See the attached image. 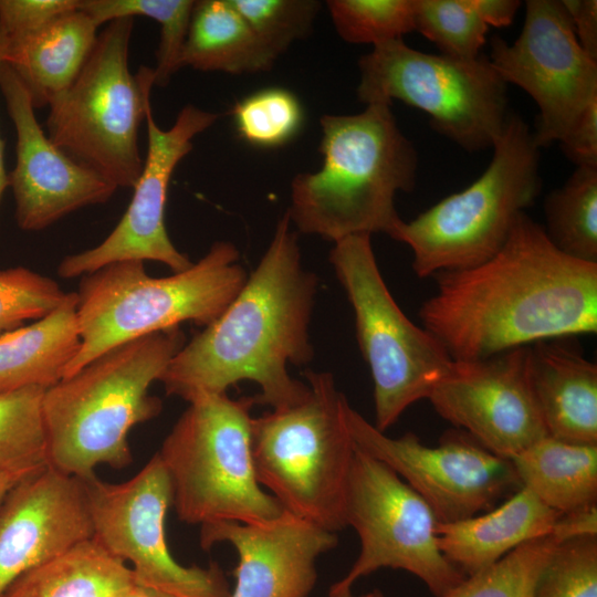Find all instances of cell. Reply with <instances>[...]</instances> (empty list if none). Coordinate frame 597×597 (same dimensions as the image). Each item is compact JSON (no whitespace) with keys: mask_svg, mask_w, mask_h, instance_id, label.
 <instances>
[{"mask_svg":"<svg viewBox=\"0 0 597 597\" xmlns=\"http://www.w3.org/2000/svg\"><path fill=\"white\" fill-rule=\"evenodd\" d=\"M434 277L419 317L454 360L597 332V263L561 252L526 212L489 260Z\"/></svg>","mask_w":597,"mask_h":597,"instance_id":"6da1fadb","label":"cell"},{"mask_svg":"<svg viewBox=\"0 0 597 597\" xmlns=\"http://www.w3.org/2000/svg\"><path fill=\"white\" fill-rule=\"evenodd\" d=\"M317 289L284 213L233 301L170 359L159 378L166 394L189 402L251 380L260 387L254 404L279 409L301 401L308 385L292 378L287 367L313 359L310 324Z\"/></svg>","mask_w":597,"mask_h":597,"instance_id":"7a4b0ae2","label":"cell"},{"mask_svg":"<svg viewBox=\"0 0 597 597\" xmlns=\"http://www.w3.org/2000/svg\"><path fill=\"white\" fill-rule=\"evenodd\" d=\"M321 127L323 165L292 180L285 212L291 224L333 242L377 232L391 238L402 221L396 195L415 189L419 164L391 104L371 103L354 115H324Z\"/></svg>","mask_w":597,"mask_h":597,"instance_id":"3957f363","label":"cell"},{"mask_svg":"<svg viewBox=\"0 0 597 597\" xmlns=\"http://www.w3.org/2000/svg\"><path fill=\"white\" fill-rule=\"evenodd\" d=\"M186 343L180 327L116 346L74 375L45 389L42 416L48 463L88 480L98 465L123 469L133 461L128 434L159 415L161 400L149 394Z\"/></svg>","mask_w":597,"mask_h":597,"instance_id":"277c9868","label":"cell"},{"mask_svg":"<svg viewBox=\"0 0 597 597\" xmlns=\"http://www.w3.org/2000/svg\"><path fill=\"white\" fill-rule=\"evenodd\" d=\"M247 279L238 249L227 241L213 243L189 269L170 276L148 275L142 261L116 262L84 275L76 311L81 347L64 378L129 341L185 322L208 326Z\"/></svg>","mask_w":597,"mask_h":597,"instance_id":"5b68a950","label":"cell"},{"mask_svg":"<svg viewBox=\"0 0 597 597\" xmlns=\"http://www.w3.org/2000/svg\"><path fill=\"white\" fill-rule=\"evenodd\" d=\"M304 375L308 392L301 401L252 418L254 472L285 511L336 533L347 527L356 450L346 421L349 404L331 373Z\"/></svg>","mask_w":597,"mask_h":597,"instance_id":"8992f818","label":"cell"},{"mask_svg":"<svg viewBox=\"0 0 597 597\" xmlns=\"http://www.w3.org/2000/svg\"><path fill=\"white\" fill-rule=\"evenodd\" d=\"M489 166L470 186L411 221L391 238L412 252L419 277L483 263L506 242L520 217L542 190L540 147L523 118L510 112Z\"/></svg>","mask_w":597,"mask_h":597,"instance_id":"52a82bcc","label":"cell"},{"mask_svg":"<svg viewBox=\"0 0 597 597\" xmlns=\"http://www.w3.org/2000/svg\"><path fill=\"white\" fill-rule=\"evenodd\" d=\"M253 397L205 394L189 401L157 452L181 522L260 523L284 509L258 482L251 451Z\"/></svg>","mask_w":597,"mask_h":597,"instance_id":"ba28073f","label":"cell"},{"mask_svg":"<svg viewBox=\"0 0 597 597\" xmlns=\"http://www.w3.org/2000/svg\"><path fill=\"white\" fill-rule=\"evenodd\" d=\"M134 18L109 21L72 84L55 97L49 138L66 155L116 188L134 187L144 160L138 130L155 86L154 69L128 65Z\"/></svg>","mask_w":597,"mask_h":597,"instance_id":"9c48e42d","label":"cell"},{"mask_svg":"<svg viewBox=\"0 0 597 597\" xmlns=\"http://www.w3.org/2000/svg\"><path fill=\"white\" fill-rule=\"evenodd\" d=\"M329 262L353 308L358 346L373 378L374 426L385 432L407 408L430 397L454 359L396 303L378 268L370 234L334 242Z\"/></svg>","mask_w":597,"mask_h":597,"instance_id":"30bf717a","label":"cell"},{"mask_svg":"<svg viewBox=\"0 0 597 597\" xmlns=\"http://www.w3.org/2000/svg\"><path fill=\"white\" fill-rule=\"evenodd\" d=\"M358 100H398L430 116L432 129L467 151L492 148L509 111L507 84L489 56L457 59L418 51L402 39L384 42L358 60Z\"/></svg>","mask_w":597,"mask_h":597,"instance_id":"8fae6325","label":"cell"},{"mask_svg":"<svg viewBox=\"0 0 597 597\" xmlns=\"http://www.w3.org/2000/svg\"><path fill=\"white\" fill-rule=\"evenodd\" d=\"M345 522L359 537V554L329 593L352 591L359 578L381 568L412 574L434 597L443 596L467 577L440 551L439 522L427 502L387 464L357 447Z\"/></svg>","mask_w":597,"mask_h":597,"instance_id":"7c38bea8","label":"cell"},{"mask_svg":"<svg viewBox=\"0 0 597 597\" xmlns=\"http://www.w3.org/2000/svg\"><path fill=\"white\" fill-rule=\"evenodd\" d=\"M94 538L113 556L132 565L135 584L171 597H229L222 570L175 561L166 538V515L172 505L168 472L156 452L129 480H83Z\"/></svg>","mask_w":597,"mask_h":597,"instance_id":"4fadbf2b","label":"cell"},{"mask_svg":"<svg viewBox=\"0 0 597 597\" xmlns=\"http://www.w3.org/2000/svg\"><path fill=\"white\" fill-rule=\"evenodd\" d=\"M346 421L355 446L395 471L427 502L439 523L486 512L521 488L509 459L460 429L447 431L437 447H429L412 432L388 437L350 405Z\"/></svg>","mask_w":597,"mask_h":597,"instance_id":"5bb4252c","label":"cell"},{"mask_svg":"<svg viewBox=\"0 0 597 597\" xmlns=\"http://www.w3.org/2000/svg\"><path fill=\"white\" fill-rule=\"evenodd\" d=\"M489 60L537 105L533 135L540 148L561 143L597 101V61L580 46L559 0H527L520 35L513 44L493 36Z\"/></svg>","mask_w":597,"mask_h":597,"instance_id":"9a60e30c","label":"cell"},{"mask_svg":"<svg viewBox=\"0 0 597 597\" xmlns=\"http://www.w3.org/2000/svg\"><path fill=\"white\" fill-rule=\"evenodd\" d=\"M219 115L186 105L175 124L161 129L154 119L150 101L146 106L148 147L142 174L121 221L96 247L66 255L57 274L72 279L91 274L123 261H156L174 273L189 269L191 262L171 242L165 223L170 178L179 161L192 149V139L212 126Z\"/></svg>","mask_w":597,"mask_h":597,"instance_id":"2e32d148","label":"cell"},{"mask_svg":"<svg viewBox=\"0 0 597 597\" xmlns=\"http://www.w3.org/2000/svg\"><path fill=\"white\" fill-rule=\"evenodd\" d=\"M530 346L454 360L428 400L437 413L494 454L511 459L547 437L528 369Z\"/></svg>","mask_w":597,"mask_h":597,"instance_id":"e0dca14e","label":"cell"},{"mask_svg":"<svg viewBox=\"0 0 597 597\" xmlns=\"http://www.w3.org/2000/svg\"><path fill=\"white\" fill-rule=\"evenodd\" d=\"M0 91L17 133V163L9 172L15 219L24 231L43 230L81 208L107 201L117 189L55 146L40 126L23 83L0 64Z\"/></svg>","mask_w":597,"mask_h":597,"instance_id":"ac0fdd59","label":"cell"},{"mask_svg":"<svg viewBox=\"0 0 597 597\" xmlns=\"http://www.w3.org/2000/svg\"><path fill=\"white\" fill-rule=\"evenodd\" d=\"M94 537L83 480L46 465L0 505V596L25 572Z\"/></svg>","mask_w":597,"mask_h":597,"instance_id":"d6986e66","label":"cell"},{"mask_svg":"<svg viewBox=\"0 0 597 597\" xmlns=\"http://www.w3.org/2000/svg\"><path fill=\"white\" fill-rule=\"evenodd\" d=\"M223 542L239 556L229 597H308L317 579L316 561L337 546L338 537L284 510L260 523L201 525L202 548Z\"/></svg>","mask_w":597,"mask_h":597,"instance_id":"ffe728a7","label":"cell"},{"mask_svg":"<svg viewBox=\"0 0 597 597\" xmlns=\"http://www.w3.org/2000/svg\"><path fill=\"white\" fill-rule=\"evenodd\" d=\"M567 338L530 346L533 392L548 437L597 444V365Z\"/></svg>","mask_w":597,"mask_h":597,"instance_id":"44dd1931","label":"cell"},{"mask_svg":"<svg viewBox=\"0 0 597 597\" xmlns=\"http://www.w3.org/2000/svg\"><path fill=\"white\" fill-rule=\"evenodd\" d=\"M559 515L528 490L520 488L486 512L438 523V545L444 557L469 576L520 545L551 534Z\"/></svg>","mask_w":597,"mask_h":597,"instance_id":"7402d4cb","label":"cell"},{"mask_svg":"<svg viewBox=\"0 0 597 597\" xmlns=\"http://www.w3.org/2000/svg\"><path fill=\"white\" fill-rule=\"evenodd\" d=\"M97 28L77 9L31 34L6 39L2 62L14 70L34 108L50 105L72 84L94 48Z\"/></svg>","mask_w":597,"mask_h":597,"instance_id":"603a6c76","label":"cell"},{"mask_svg":"<svg viewBox=\"0 0 597 597\" xmlns=\"http://www.w3.org/2000/svg\"><path fill=\"white\" fill-rule=\"evenodd\" d=\"M77 292L32 324L0 335V391L50 388L64 378L81 347Z\"/></svg>","mask_w":597,"mask_h":597,"instance_id":"cb8c5ba5","label":"cell"},{"mask_svg":"<svg viewBox=\"0 0 597 597\" xmlns=\"http://www.w3.org/2000/svg\"><path fill=\"white\" fill-rule=\"evenodd\" d=\"M509 460L521 488L556 512L597 504V444L547 436Z\"/></svg>","mask_w":597,"mask_h":597,"instance_id":"d4e9b609","label":"cell"},{"mask_svg":"<svg viewBox=\"0 0 597 597\" xmlns=\"http://www.w3.org/2000/svg\"><path fill=\"white\" fill-rule=\"evenodd\" d=\"M275 61L231 0L195 2L182 67L240 75L268 71Z\"/></svg>","mask_w":597,"mask_h":597,"instance_id":"484cf974","label":"cell"},{"mask_svg":"<svg viewBox=\"0 0 597 597\" xmlns=\"http://www.w3.org/2000/svg\"><path fill=\"white\" fill-rule=\"evenodd\" d=\"M132 569L94 537L25 572L0 597H118Z\"/></svg>","mask_w":597,"mask_h":597,"instance_id":"4316f807","label":"cell"},{"mask_svg":"<svg viewBox=\"0 0 597 597\" xmlns=\"http://www.w3.org/2000/svg\"><path fill=\"white\" fill-rule=\"evenodd\" d=\"M544 231L566 255L597 263V166L576 167L544 200Z\"/></svg>","mask_w":597,"mask_h":597,"instance_id":"83f0119b","label":"cell"},{"mask_svg":"<svg viewBox=\"0 0 597 597\" xmlns=\"http://www.w3.org/2000/svg\"><path fill=\"white\" fill-rule=\"evenodd\" d=\"M196 1L191 0H78V9L100 27L115 19L143 15L160 25L154 69L155 85L166 86L182 67V51Z\"/></svg>","mask_w":597,"mask_h":597,"instance_id":"f1b7e54d","label":"cell"},{"mask_svg":"<svg viewBox=\"0 0 597 597\" xmlns=\"http://www.w3.org/2000/svg\"><path fill=\"white\" fill-rule=\"evenodd\" d=\"M45 388L0 391V471L33 473L48 463Z\"/></svg>","mask_w":597,"mask_h":597,"instance_id":"f546056e","label":"cell"},{"mask_svg":"<svg viewBox=\"0 0 597 597\" xmlns=\"http://www.w3.org/2000/svg\"><path fill=\"white\" fill-rule=\"evenodd\" d=\"M548 535L528 541L494 564L467 576L441 597H534L538 578L558 545ZM369 597H385L379 589Z\"/></svg>","mask_w":597,"mask_h":597,"instance_id":"4dcf8cb0","label":"cell"},{"mask_svg":"<svg viewBox=\"0 0 597 597\" xmlns=\"http://www.w3.org/2000/svg\"><path fill=\"white\" fill-rule=\"evenodd\" d=\"M338 35L348 43L377 45L415 31V0H329Z\"/></svg>","mask_w":597,"mask_h":597,"instance_id":"1f68e13d","label":"cell"},{"mask_svg":"<svg viewBox=\"0 0 597 597\" xmlns=\"http://www.w3.org/2000/svg\"><path fill=\"white\" fill-rule=\"evenodd\" d=\"M415 31L431 41L440 54L475 59L486 42L489 27L469 0H415Z\"/></svg>","mask_w":597,"mask_h":597,"instance_id":"d6a6232c","label":"cell"},{"mask_svg":"<svg viewBox=\"0 0 597 597\" xmlns=\"http://www.w3.org/2000/svg\"><path fill=\"white\" fill-rule=\"evenodd\" d=\"M235 128L260 147L286 144L298 132L303 111L296 96L284 88H265L247 96L232 109Z\"/></svg>","mask_w":597,"mask_h":597,"instance_id":"836d02e7","label":"cell"},{"mask_svg":"<svg viewBox=\"0 0 597 597\" xmlns=\"http://www.w3.org/2000/svg\"><path fill=\"white\" fill-rule=\"evenodd\" d=\"M231 1L275 60L310 33L321 8L315 0Z\"/></svg>","mask_w":597,"mask_h":597,"instance_id":"e575fe53","label":"cell"},{"mask_svg":"<svg viewBox=\"0 0 597 597\" xmlns=\"http://www.w3.org/2000/svg\"><path fill=\"white\" fill-rule=\"evenodd\" d=\"M534 597H597V536L558 543Z\"/></svg>","mask_w":597,"mask_h":597,"instance_id":"d590c367","label":"cell"},{"mask_svg":"<svg viewBox=\"0 0 597 597\" xmlns=\"http://www.w3.org/2000/svg\"><path fill=\"white\" fill-rule=\"evenodd\" d=\"M51 277L23 266L0 270V335L39 320L65 298Z\"/></svg>","mask_w":597,"mask_h":597,"instance_id":"8d00e7d4","label":"cell"},{"mask_svg":"<svg viewBox=\"0 0 597 597\" xmlns=\"http://www.w3.org/2000/svg\"><path fill=\"white\" fill-rule=\"evenodd\" d=\"M77 9L78 0H0V29L7 40H15Z\"/></svg>","mask_w":597,"mask_h":597,"instance_id":"74e56055","label":"cell"},{"mask_svg":"<svg viewBox=\"0 0 597 597\" xmlns=\"http://www.w3.org/2000/svg\"><path fill=\"white\" fill-rule=\"evenodd\" d=\"M559 144L576 167L597 166V101L585 109Z\"/></svg>","mask_w":597,"mask_h":597,"instance_id":"f35d334b","label":"cell"},{"mask_svg":"<svg viewBox=\"0 0 597 597\" xmlns=\"http://www.w3.org/2000/svg\"><path fill=\"white\" fill-rule=\"evenodd\" d=\"M584 51L597 61V1L562 0Z\"/></svg>","mask_w":597,"mask_h":597,"instance_id":"ab89813d","label":"cell"},{"mask_svg":"<svg viewBox=\"0 0 597 597\" xmlns=\"http://www.w3.org/2000/svg\"><path fill=\"white\" fill-rule=\"evenodd\" d=\"M552 534L559 543L585 536H597V504L561 513Z\"/></svg>","mask_w":597,"mask_h":597,"instance_id":"60d3db41","label":"cell"},{"mask_svg":"<svg viewBox=\"0 0 597 597\" xmlns=\"http://www.w3.org/2000/svg\"><path fill=\"white\" fill-rule=\"evenodd\" d=\"M469 2L488 27L498 28L510 25L521 7L519 0H469Z\"/></svg>","mask_w":597,"mask_h":597,"instance_id":"b9f144b4","label":"cell"},{"mask_svg":"<svg viewBox=\"0 0 597 597\" xmlns=\"http://www.w3.org/2000/svg\"><path fill=\"white\" fill-rule=\"evenodd\" d=\"M6 45V38L0 29V64L2 62V53ZM9 187V172L6 170L4 166V143L0 137V201L3 192Z\"/></svg>","mask_w":597,"mask_h":597,"instance_id":"7bdbcfd3","label":"cell"},{"mask_svg":"<svg viewBox=\"0 0 597 597\" xmlns=\"http://www.w3.org/2000/svg\"><path fill=\"white\" fill-rule=\"evenodd\" d=\"M36 472V471H35ZM34 473V472H33ZM32 473H19V472H8L0 471V505L4 500L8 492L21 480L27 478Z\"/></svg>","mask_w":597,"mask_h":597,"instance_id":"ee69618b","label":"cell"},{"mask_svg":"<svg viewBox=\"0 0 597 597\" xmlns=\"http://www.w3.org/2000/svg\"><path fill=\"white\" fill-rule=\"evenodd\" d=\"M118 597H171L153 589L145 588L137 584H133L125 589Z\"/></svg>","mask_w":597,"mask_h":597,"instance_id":"f6af8a7d","label":"cell"},{"mask_svg":"<svg viewBox=\"0 0 597 597\" xmlns=\"http://www.w3.org/2000/svg\"><path fill=\"white\" fill-rule=\"evenodd\" d=\"M328 596L329 597H369V594L367 593L362 596H354L352 591H346V593H336V594L328 593Z\"/></svg>","mask_w":597,"mask_h":597,"instance_id":"bcb514c9","label":"cell"}]
</instances>
